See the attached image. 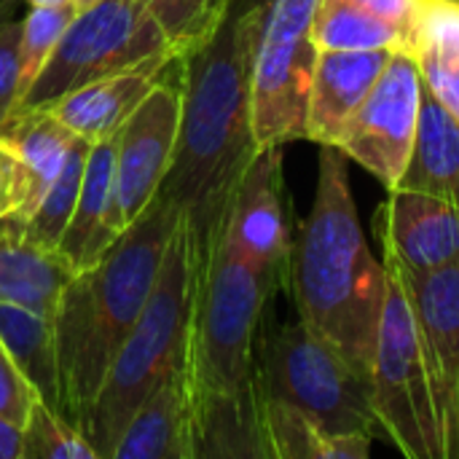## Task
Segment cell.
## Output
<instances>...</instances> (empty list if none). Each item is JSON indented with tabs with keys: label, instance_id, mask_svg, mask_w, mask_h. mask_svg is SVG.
Masks as SVG:
<instances>
[{
	"label": "cell",
	"instance_id": "603a6c76",
	"mask_svg": "<svg viewBox=\"0 0 459 459\" xmlns=\"http://www.w3.org/2000/svg\"><path fill=\"white\" fill-rule=\"evenodd\" d=\"M414 56L425 89L459 121V0H422Z\"/></svg>",
	"mask_w": 459,
	"mask_h": 459
},
{
	"label": "cell",
	"instance_id": "4dcf8cb0",
	"mask_svg": "<svg viewBox=\"0 0 459 459\" xmlns=\"http://www.w3.org/2000/svg\"><path fill=\"white\" fill-rule=\"evenodd\" d=\"M35 401H38V393L32 390V385L19 371L11 352L0 342V417L22 428Z\"/></svg>",
	"mask_w": 459,
	"mask_h": 459
},
{
	"label": "cell",
	"instance_id": "52a82bcc",
	"mask_svg": "<svg viewBox=\"0 0 459 459\" xmlns=\"http://www.w3.org/2000/svg\"><path fill=\"white\" fill-rule=\"evenodd\" d=\"M371 387L377 425L390 436L403 457L449 459L425 344L403 282L390 266Z\"/></svg>",
	"mask_w": 459,
	"mask_h": 459
},
{
	"label": "cell",
	"instance_id": "f546056e",
	"mask_svg": "<svg viewBox=\"0 0 459 459\" xmlns=\"http://www.w3.org/2000/svg\"><path fill=\"white\" fill-rule=\"evenodd\" d=\"M32 199V183L27 167L19 161V156L8 148L5 140H0V221L19 215L24 218Z\"/></svg>",
	"mask_w": 459,
	"mask_h": 459
},
{
	"label": "cell",
	"instance_id": "9a60e30c",
	"mask_svg": "<svg viewBox=\"0 0 459 459\" xmlns=\"http://www.w3.org/2000/svg\"><path fill=\"white\" fill-rule=\"evenodd\" d=\"M110 459H194V385L188 358L169 368L134 409Z\"/></svg>",
	"mask_w": 459,
	"mask_h": 459
},
{
	"label": "cell",
	"instance_id": "8d00e7d4",
	"mask_svg": "<svg viewBox=\"0 0 459 459\" xmlns=\"http://www.w3.org/2000/svg\"><path fill=\"white\" fill-rule=\"evenodd\" d=\"M97 0H73V5H75V11H83V8H89V5H94Z\"/></svg>",
	"mask_w": 459,
	"mask_h": 459
},
{
	"label": "cell",
	"instance_id": "836d02e7",
	"mask_svg": "<svg viewBox=\"0 0 459 459\" xmlns=\"http://www.w3.org/2000/svg\"><path fill=\"white\" fill-rule=\"evenodd\" d=\"M0 459H22V428L0 417Z\"/></svg>",
	"mask_w": 459,
	"mask_h": 459
},
{
	"label": "cell",
	"instance_id": "cb8c5ba5",
	"mask_svg": "<svg viewBox=\"0 0 459 459\" xmlns=\"http://www.w3.org/2000/svg\"><path fill=\"white\" fill-rule=\"evenodd\" d=\"M264 430L269 459H366L368 436H328L299 409L264 395Z\"/></svg>",
	"mask_w": 459,
	"mask_h": 459
},
{
	"label": "cell",
	"instance_id": "ffe728a7",
	"mask_svg": "<svg viewBox=\"0 0 459 459\" xmlns=\"http://www.w3.org/2000/svg\"><path fill=\"white\" fill-rule=\"evenodd\" d=\"M395 188L422 191L459 207V121L425 89V83L417 143Z\"/></svg>",
	"mask_w": 459,
	"mask_h": 459
},
{
	"label": "cell",
	"instance_id": "d6986e66",
	"mask_svg": "<svg viewBox=\"0 0 459 459\" xmlns=\"http://www.w3.org/2000/svg\"><path fill=\"white\" fill-rule=\"evenodd\" d=\"M121 237L116 221V134L91 143L73 218L59 239V253L75 272L94 266Z\"/></svg>",
	"mask_w": 459,
	"mask_h": 459
},
{
	"label": "cell",
	"instance_id": "ac0fdd59",
	"mask_svg": "<svg viewBox=\"0 0 459 459\" xmlns=\"http://www.w3.org/2000/svg\"><path fill=\"white\" fill-rule=\"evenodd\" d=\"M75 274L73 264L56 247H46L30 237L19 215L0 221V301L54 317Z\"/></svg>",
	"mask_w": 459,
	"mask_h": 459
},
{
	"label": "cell",
	"instance_id": "8fae6325",
	"mask_svg": "<svg viewBox=\"0 0 459 459\" xmlns=\"http://www.w3.org/2000/svg\"><path fill=\"white\" fill-rule=\"evenodd\" d=\"M180 56L116 134V221L121 231L159 194L178 143Z\"/></svg>",
	"mask_w": 459,
	"mask_h": 459
},
{
	"label": "cell",
	"instance_id": "9c48e42d",
	"mask_svg": "<svg viewBox=\"0 0 459 459\" xmlns=\"http://www.w3.org/2000/svg\"><path fill=\"white\" fill-rule=\"evenodd\" d=\"M156 56L178 54L143 0H97L75 11L19 108H46L89 81Z\"/></svg>",
	"mask_w": 459,
	"mask_h": 459
},
{
	"label": "cell",
	"instance_id": "4316f807",
	"mask_svg": "<svg viewBox=\"0 0 459 459\" xmlns=\"http://www.w3.org/2000/svg\"><path fill=\"white\" fill-rule=\"evenodd\" d=\"M75 16L73 3H59V5H35L30 13L22 19V35H19V100L27 97L30 86L51 59L62 32L67 30L70 19ZM13 108V110H16Z\"/></svg>",
	"mask_w": 459,
	"mask_h": 459
},
{
	"label": "cell",
	"instance_id": "ba28073f",
	"mask_svg": "<svg viewBox=\"0 0 459 459\" xmlns=\"http://www.w3.org/2000/svg\"><path fill=\"white\" fill-rule=\"evenodd\" d=\"M253 16L250 110L258 148L304 140L320 0H247Z\"/></svg>",
	"mask_w": 459,
	"mask_h": 459
},
{
	"label": "cell",
	"instance_id": "484cf974",
	"mask_svg": "<svg viewBox=\"0 0 459 459\" xmlns=\"http://www.w3.org/2000/svg\"><path fill=\"white\" fill-rule=\"evenodd\" d=\"M89 151H91V143L81 137L75 143V148L70 151L62 172L56 175V180L46 188V194L35 204V210L27 218H22L30 237L38 239L46 247L59 250V239H62L70 218H73V210H75V199H78V191H81Z\"/></svg>",
	"mask_w": 459,
	"mask_h": 459
},
{
	"label": "cell",
	"instance_id": "1f68e13d",
	"mask_svg": "<svg viewBox=\"0 0 459 459\" xmlns=\"http://www.w3.org/2000/svg\"><path fill=\"white\" fill-rule=\"evenodd\" d=\"M19 35L22 19L0 24V124L19 100Z\"/></svg>",
	"mask_w": 459,
	"mask_h": 459
},
{
	"label": "cell",
	"instance_id": "d4e9b609",
	"mask_svg": "<svg viewBox=\"0 0 459 459\" xmlns=\"http://www.w3.org/2000/svg\"><path fill=\"white\" fill-rule=\"evenodd\" d=\"M317 51H395L409 48L406 38L387 22L363 11L352 0H320L312 19Z\"/></svg>",
	"mask_w": 459,
	"mask_h": 459
},
{
	"label": "cell",
	"instance_id": "7c38bea8",
	"mask_svg": "<svg viewBox=\"0 0 459 459\" xmlns=\"http://www.w3.org/2000/svg\"><path fill=\"white\" fill-rule=\"evenodd\" d=\"M221 229L255 269L285 285L293 226L282 172V145L255 151L229 199Z\"/></svg>",
	"mask_w": 459,
	"mask_h": 459
},
{
	"label": "cell",
	"instance_id": "83f0119b",
	"mask_svg": "<svg viewBox=\"0 0 459 459\" xmlns=\"http://www.w3.org/2000/svg\"><path fill=\"white\" fill-rule=\"evenodd\" d=\"M22 459H100L86 436L40 398L22 425Z\"/></svg>",
	"mask_w": 459,
	"mask_h": 459
},
{
	"label": "cell",
	"instance_id": "e0dca14e",
	"mask_svg": "<svg viewBox=\"0 0 459 459\" xmlns=\"http://www.w3.org/2000/svg\"><path fill=\"white\" fill-rule=\"evenodd\" d=\"M172 62L175 56H156L137 67L102 75L97 81H89L67 91L65 97H59L46 108H51L56 118L65 121L78 137L89 143L108 140L118 134L126 118L137 110V105L169 73Z\"/></svg>",
	"mask_w": 459,
	"mask_h": 459
},
{
	"label": "cell",
	"instance_id": "5bb4252c",
	"mask_svg": "<svg viewBox=\"0 0 459 459\" xmlns=\"http://www.w3.org/2000/svg\"><path fill=\"white\" fill-rule=\"evenodd\" d=\"M385 255L409 272H433L459 261V207L409 188H393L374 218Z\"/></svg>",
	"mask_w": 459,
	"mask_h": 459
},
{
	"label": "cell",
	"instance_id": "8992f818",
	"mask_svg": "<svg viewBox=\"0 0 459 459\" xmlns=\"http://www.w3.org/2000/svg\"><path fill=\"white\" fill-rule=\"evenodd\" d=\"M258 385L266 398L299 409L328 436L374 438L371 377L301 320L258 342Z\"/></svg>",
	"mask_w": 459,
	"mask_h": 459
},
{
	"label": "cell",
	"instance_id": "4fadbf2b",
	"mask_svg": "<svg viewBox=\"0 0 459 459\" xmlns=\"http://www.w3.org/2000/svg\"><path fill=\"white\" fill-rule=\"evenodd\" d=\"M385 264L409 296L444 420L446 457L459 459V261L433 272H409L390 255Z\"/></svg>",
	"mask_w": 459,
	"mask_h": 459
},
{
	"label": "cell",
	"instance_id": "e575fe53",
	"mask_svg": "<svg viewBox=\"0 0 459 459\" xmlns=\"http://www.w3.org/2000/svg\"><path fill=\"white\" fill-rule=\"evenodd\" d=\"M13 3L16 0H0V24H5L13 13Z\"/></svg>",
	"mask_w": 459,
	"mask_h": 459
},
{
	"label": "cell",
	"instance_id": "7a4b0ae2",
	"mask_svg": "<svg viewBox=\"0 0 459 459\" xmlns=\"http://www.w3.org/2000/svg\"><path fill=\"white\" fill-rule=\"evenodd\" d=\"M285 285L299 320L371 377L387 266L366 242L350 186V159L333 145H320L315 202L293 234Z\"/></svg>",
	"mask_w": 459,
	"mask_h": 459
},
{
	"label": "cell",
	"instance_id": "3957f363",
	"mask_svg": "<svg viewBox=\"0 0 459 459\" xmlns=\"http://www.w3.org/2000/svg\"><path fill=\"white\" fill-rule=\"evenodd\" d=\"M178 223L180 212L156 194L108 253L70 280L56 304L59 414L78 430H83L105 374L159 280Z\"/></svg>",
	"mask_w": 459,
	"mask_h": 459
},
{
	"label": "cell",
	"instance_id": "6da1fadb",
	"mask_svg": "<svg viewBox=\"0 0 459 459\" xmlns=\"http://www.w3.org/2000/svg\"><path fill=\"white\" fill-rule=\"evenodd\" d=\"M250 54L247 0H229L215 27L180 54L178 143L159 194L188 221L196 245H204L218 229L258 151L250 110Z\"/></svg>",
	"mask_w": 459,
	"mask_h": 459
},
{
	"label": "cell",
	"instance_id": "d590c367",
	"mask_svg": "<svg viewBox=\"0 0 459 459\" xmlns=\"http://www.w3.org/2000/svg\"><path fill=\"white\" fill-rule=\"evenodd\" d=\"M30 8H35V5H59V3H73V0H24Z\"/></svg>",
	"mask_w": 459,
	"mask_h": 459
},
{
	"label": "cell",
	"instance_id": "44dd1931",
	"mask_svg": "<svg viewBox=\"0 0 459 459\" xmlns=\"http://www.w3.org/2000/svg\"><path fill=\"white\" fill-rule=\"evenodd\" d=\"M0 140L8 143V148L19 156V161L30 172V183H32V199L27 210L30 215L40 202V196L46 194V188L62 172L70 151L81 137L65 121H59L51 108L40 105V108L11 110L0 124Z\"/></svg>",
	"mask_w": 459,
	"mask_h": 459
},
{
	"label": "cell",
	"instance_id": "277c9868",
	"mask_svg": "<svg viewBox=\"0 0 459 459\" xmlns=\"http://www.w3.org/2000/svg\"><path fill=\"white\" fill-rule=\"evenodd\" d=\"M196 277L199 255L194 231L180 215V223L167 245L159 280L132 331L121 342L81 430L100 459L113 457V449L134 409L169 368L188 358Z\"/></svg>",
	"mask_w": 459,
	"mask_h": 459
},
{
	"label": "cell",
	"instance_id": "30bf717a",
	"mask_svg": "<svg viewBox=\"0 0 459 459\" xmlns=\"http://www.w3.org/2000/svg\"><path fill=\"white\" fill-rule=\"evenodd\" d=\"M422 110V73L411 51L395 48L358 110L342 126L333 148L371 172L387 191L398 186L411 159Z\"/></svg>",
	"mask_w": 459,
	"mask_h": 459
},
{
	"label": "cell",
	"instance_id": "5b68a950",
	"mask_svg": "<svg viewBox=\"0 0 459 459\" xmlns=\"http://www.w3.org/2000/svg\"><path fill=\"white\" fill-rule=\"evenodd\" d=\"M196 242V239H194ZM199 277L188 339L194 403L258 390V331L280 282L255 269L223 234L221 223L196 245Z\"/></svg>",
	"mask_w": 459,
	"mask_h": 459
},
{
	"label": "cell",
	"instance_id": "2e32d148",
	"mask_svg": "<svg viewBox=\"0 0 459 459\" xmlns=\"http://www.w3.org/2000/svg\"><path fill=\"white\" fill-rule=\"evenodd\" d=\"M393 51H317L309 97L304 140L333 145L347 118L366 100L382 75Z\"/></svg>",
	"mask_w": 459,
	"mask_h": 459
},
{
	"label": "cell",
	"instance_id": "f1b7e54d",
	"mask_svg": "<svg viewBox=\"0 0 459 459\" xmlns=\"http://www.w3.org/2000/svg\"><path fill=\"white\" fill-rule=\"evenodd\" d=\"M143 3L159 22L161 32L167 35L178 56L210 32L229 5V0H143Z\"/></svg>",
	"mask_w": 459,
	"mask_h": 459
},
{
	"label": "cell",
	"instance_id": "7402d4cb",
	"mask_svg": "<svg viewBox=\"0 0 459 459\" xmlns=\"http://www.w3.org/2000/svg\"><path fill=\"white\" fill-rule=\"evenodd\" d=\"M0 342L32 385L38 398L59 411L62 390L54 317L0 301Z\"/></svg>",
	"mask_w": 459,
	"mask_h": 459
},
{
	"label": "cell",
	"instance_id": "d6a6232c",
	"mask_svg": "<svg viewBox=\"0 0 459 459\" xmlns=\"http://www.w3.org/2000/svg\"><path fill=\"white\" fill-rule=\"evenodd\" d=\"M363 11L374 13L377 19L393 24L409 43L414 54V35H417V22L422 11V0H352Z\"/></svg>",
	"mask_w": 459,
	"mask_h": 459
}]
</instances>
